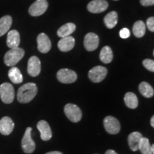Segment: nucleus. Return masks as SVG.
Returning a JSON list of instances; mask_svg holds the SVG:
<instances>
[{
  "mask_svg": "<svg viewBox=\"0 0 154 154\" xmlns=\"http://www.w3.org/2000/svg\"><path fill=\"white\" fill-rule=\"evenodd\" d=\"M37 86L34 83H27L22 85L17 91V100L21 103H27L32 101L36 96Z\"/></svg>",
  "mask_w": 154,
  "mask_h": 154,
  "instance_id": "1",
  "label": "nucleus"
},
{
  "mask_svg": "<svg viewBox=\"0 0 154 154\" xmlns=\"http://www.w3.org/2000/svg\"><path fill=\"white\" fill-rule=\"evenodd\" d=\"M24 50L22 48L17 47L10 49L5 54L4 61L7 66H14L24 57Z\"/></svg>",
  "mask_w": 154,
  "mask_h": 154,
  "instance_id": "2",
  "label": "nucleus"
},
{
  "mask_svg": "<svg viewBox=\"0 0 154 154\" xmlns=\"http://www.w3.org/2000/svg\"><path fill=\"white\" fill-rule=\"evenodd\" d=\"M14 88L11 84L5 82L0 85V98L4 103H12L14 99Z\"/></svg>",
  "mask_w": 154,
  "mask_h": 154,
  "instance_id": "3",
  "label": "nucleus"
},
{
  "mask_svg": "<svg viewBox=\"0 0 154 154\" xmlns=\"http://www.w3.org/2000/svg\"><path fill=\"white\" fill-rule=\"evenodd\" d=\"M32 131L31 127H27L22 140V149L25 153H32L35 151V142L32 138Z\"/></svg>",
  "mask_w": 154,
  "mask_h": 154,
  "instance_id": "4",
  "label": "nucleus"
},
{
  "mask_svg": "<svg viewBox=\"0 0 154 154\" xmlns=\"http://www.w3.org/2000/svg\"><path fill=\"white\" fill-rule=\"evenodd\" d=\"M64 113L72 122H79L82 118V111L79 107L73 103H67L64 106Z\"/></svg>",
  "mask_w": 154,
  "mask_h": 154,
  "instance_id": "5",
  "label": "nucleus"
},
{
  "mask_svg": "<svg viewBox=\"0 0 154 154\" xmlns=\"http://www.w3.org/2000/svg\"><path fill=\"white\" fill-rule=\"evenodd\" d=\"M108 73L107 69L102 66H96L88 72V76L92 82L100 83L104 80Z\"/></svg>",
  "mask_w": 154,
  "mask_h": 154,
  "instance_id": "6",
  "label": "nucleus"
},
{
  "mask_svg": "<svg viewBox=\"0 0 154 154\" xmlns=\"http://www.w3.org/2000/svg\"><path fill=\"white\" fill-rule=\"evenodd\" d=\"M57 79L63 84H72L77 80V74L69 69H61L57 74Z\"/></svg>",
  "mask_w": 154,
  "mask_h": 154,
  "instance_id": "7",
  "label": "nucleus"
},
{
  "mask_svg": "<svg viewBox=\"0 0 154 154\" xmlns=\"http://www.w3.org/2000/svg\"><path fill=\"white\" fill-rule=\"evenodd\" d=\"M48 6L47 0H36L29 7V13L32 17L41 16L47 10Z\"/></svg>",
  "mask_w": 154,
  "mask_h": 154,
  "instance_id": "8",
  "label": "nucleus"
},
{
  "mask_svg": "<svg viewBox=\"0 0 154 154\" xmlns=\"http://www.w3.org/2000/svg\"><path fill=\"white\" fill-rule=\"evenodd\" d=\"M103 126L106 131L110 134H117L121 130L120 122L118 119L111 116H108L104 119Z\"/></svg>",
  "mask_w": 154,
  "mask_h": 154,
  "instance_id": "9",
  "label": "nucleus"
},
{
  "mask_svg": "<svg viewBox=\"0 0 154 154\" xmlns=\"http://www.w3.org/2000/svg\"><path fill=\"white\" fill-rule=\"evenodd\" d=\"M42 70L41 61L37 57L33 56L28 61L27 72L31 76L36 77L40 74Z\"/></svg>",
  "mask_w": 154,
  "mask_h": 154,
  "instance_id": "10",
  "label": "nucleus"
},
{
  "mask_svg": "<svg viewBox=\"0 0 154 154\" xmlns=\"http://www.w3.org/2000/svg\"><path fill=\"white\" fill-rule=\"evenodd\" d=\"M109 7V3L106 0H93L87 5L88 11L94 14H99L106 11Z\"/></svg>",
  "mask_w": 154,
  "mask_h": 154,
  "instance_id": "11",
  "label": "nucleus"
},
{
  "mask_svg": "<svg viewBox=\"0 0 154 154\" xmlns=\"http://www.w3.org/2000/svg\"><path fill=\"white\" fill-rule=\"evenodd\" d=\"M99 44V36L94 33H88L84 37V45L88 51H93L97 49Z\"/></svg>",
  "mask_w": 154,
  "mask_h": 154,
  "instance_id": "12",
  "label": "nucleus"
},
{
  "mask_svg": "<svg viewBox=\"0 0 154 154\" xmlns=\"http://www.w3.org/2000/svg\"><path fill=\"white\" fill-rule=\"evenodd\" d=\"M38 50L41 53L49 52L51 48V43L48 36L44 33L39 34L36 38Z\"/></svg>",
  "mask_w": 154,
  "mask_h": 154,
  "instance_id": "13",
  "label": "nucleus"
},
{
  "mask_svg": "<svg viewBox=\"0 0 154 154\" xmlns=\"http://www.w3.org/2000/svg\"><path fill=\"white\" fill-rule=\"evenodd\" d=\"M36 128L41 134L42 140L47 141L52 137V131H51L49 124L46 121L41 120L38 121L36 125Z\"/></svg>",
  "mask_w": 154,
  "mask_h": 154,
  "instance_id": "14",
  "label": "nucleus"
},
{
  "mask_svg": "<svg viewBox=\"0 0 154 154\" xmlns=\"http://www.w3.org/2000/svg\"><path fill=\"white\" fill-rule=\"evenodd\" d=\"M14 128V123L9 116H5L0 120V134L8 136L13 131Z\"/></svg>",
  "mask_w": 154,
  "mask_h": 154,
  "instance_id": "15",
  "label": "nucleus"
},
{
  "mask_svg": "<svg viewBox=\"0 0 154 154\" xmlns=\"http://www.w3.org/2000/svg\"><path fill=\"white\" fill-rule=\"evenodd\" d=\"M75 45V39L73 36H69L61 38L58 42V48L63 52L71 51Z\"/></svg>",
  "mask_w": 154,
  "mask_h": 154,
  "instance_id": "16",
  "label": "nucleus"
},
{
  "mask_svg": "<svg viewBox=\"0 0 154 154\" xmlns=\"http://www.w3.org/2000/svg\"><path fill=\"white\" fill-rule=\"evenodd\" d=\"M20 44V35L17 30L13 29L9 31L7 34V44L9 49H14V48L19 47Z\"/></svg>",
  "mask_w": 154,
  "mask_h": 154,
  "instance_id": "17",
  "label": "nucleus"
},
{
  "mask_svg": "<svg viewBox=\"0 0 154 154\" xmlns=\"http://www.w3.org/2000/svg\"><path fill=\"white\" fill-rule=\"evenodd\" d=\"M142 137H143L142 134L138 131H134L128 135V143L132 151H138V144H139L140 140Z\"/></svg>",
  "mask_w": 154,
  "mask_h": 154,
  "instance_id": "18",
  "label": "nucleus"
},
{
  "mask_svg": "<svg viewBox=\"0 0 154 154\" xmlns=\"http://www.w3.org/2000/svg\"><path fill=\"white\" fill-rule=\"evenodd\" d=\"M76 24L74 23H67V24L61 26L57 31V35L59 37L63 38L69 36L76 30Z\"/></svg>",
  "mask_w": 154,
  "mask_h": 154,
  "instance_id": "19",
  "label": "nucleus"
},
{
  "mask_svg": "<svg viewBox=\"0 0 154 154\" xmlns=\"http://www.w3.org/2000/svg\"><path fill=\"white\" fill-rule=\"evenodd\" d=\"M11 24L12 18L9 15H6L0 19V36L5 35L9 32Z\"/></svg>",
  "mask_w": 154,
  "mask_h": 154,
  "instance_id": "20",
  "label": "nucleus"
},
{
  "mask_svg": "<svg viewBox=\"0 0 154 154\" xmlns=\"http://www.w3.org/2000/svg\"><path fill=\"white\" fill-rule=\"evenodd\" d=\"M8 76L11 82L15 84H20L23 82V76L20 70L16 66H12L9 70Z\"/></svg>",
  "mask_w": 154,
  "mask_h": 154,
  "instance_id": "21",
  "label": "nucleus"
},
{
  "mask_svg": "<svg viewBox=\"0 0 154 154\" xmlns=\"http://www.w3.org/2000/svg\"><path fill=\"white\" fill-rule=\"evenodd\" d=\"M125 104L131 109H136L138 106V100L136 95L132 92H127L124 96Z\"/></svg>",
  "mask_w": 154,
  "mask_h": 154,
  "instance_id": "22",
  "label": "nucleus"
},
{
  "mask_svg": "<svg viewBox=\"0 0 154 154\" xmlns=\"http://www.w3.org/2000/svg\"><path fill=\"white\" fill-rule=\"evenodd\" d=\"M113 51L112 49L109 46H105L102 48L99 54L100 60L104 63H109L113 60Z\"/></svg>",
  "mask_w": 154,
  "mask_h": 154,
  "instance_id": "23",
  "label": "nucleus"
},
{
  "mask_svg": "<svg viewBox=\"0 0 154 154\" xmlns=\"http://www.w3.org/2000/svg\"><path fill=\"white\" fill-rule=\"evenodd\" d=\"M138 90H139L140 94L146 98H151L154 95L153 88L149 83L146 82L140 83L138 86Z\"/></svg>",
  "mask_w": 154,
  "mask_h": 154,
  "instance_id": "24",
  "label": "nucleus"
},
{
  "mask_svg": "<svg viewBox=\"0 0 154 154\" xmlns=\"http://www.w3.org/2000/svg\"><path fill=\"white\" fill-rule=\"evenodd\" d=\"M118 23V14L116 11H111L104 17V24L107 28L113 29Z\"/></svg>",
  "mask_w": 154,
  "mask_h": 154,
  "instance_id": "25",
  "label": "nucleus"
},
{
  "mask_svg": "<svg viewBox=\"0 0 154 154\" xmlns=\"http://www.w3.org/2000/svg\"><path fill=\"white\" fill-rule=\"evenodd\" d=\"M133 33L137 38H141L146 34V24L143 21H137L133 26Z\"/></svg>",
  "mask_w": 154,
  "mask_h": 154,
  "instance_id": "26",
  "label": "nucleus"
},
{
  "mask_svg": "<svg viewBox=\"0 0 154 154\" xmlns=\"http://www.w3.org/2000/svg\"><path fill=\"white\" fill-rule=\"evenodd\" d=\"M138 150H140L141 154H152L149 138L146 137L141 138L138 144Z\"/></svg>",
  "mask_w": 154,
  "mask_h": 154,
  "instance_id": "27",
  "label": "nucleus"
},
{
  "mask_svg": "<svg viewBox=\"0 0 154 154\" xmlns=\"http://www.w3.org/2000/svg\"><path fill=\"white\" fill-rule=\"evenodd\" d=\"M143 65L147 70L150 71V72H154V61L153 59H146L143 61Z\"/></svg>",
  "mask_w": 154,
  "mask_h": 154,
  "instance_id": "28",
  "label": "nucleus"
},
{
  "mask_svg": "<svg viewBox=\"0 0 154 154\" xmlns=\"http://www.w3.org/2000/svg\"><path fill=\"white\" fill-rule=\"evenodd\" d=\"M131 35V32L128 29L123 28L122 29L120 30L119 32V36L122 38H128Z\"/></svg>",
  "mask_w": 154,
  "mask_h": 154,
  "instance_id": "29",
  "label": "nucleus"
},
{
  "mask_svg": "<svg viewBox=\"0 0 154 154\" xmlns=\"http://www.w3.org/2000/svg\"><path fill=\"white\" fill-rule=\"evenodd\" d=\"M146 26L147 28L151 31V32H154V17H151L146 20Z\"/></svg>",
  "mask_w": 154,
  "mask_h": 154,
  "instance_id": "30",
  "label": "nucleus"
},
{
  "mask_svg": "<svg viewBox=\"0 0 154 154\" xmlns=\"http://www.w3.org/2000/svg\"><path fill=\"white\" fill-rule=\"evenodd\" d=\"M140 3L143 7H149L154 5V0H140Z\"/></svg>",
  "mask_w": 154,
  "mask_h": 154,
  "instance_id": "31",
  "label": "nucleus"
},
{
  "mask_svg": "<svg viewBox=\"0 0 154 154\" xmlns=\"http://www.w3.org/2000/svg\"><path fill=\"white\" fill-rule=\"evenodd\" d=\"M105 154H118V153H117L115 151H113V150L109 149V150H107V151H106Z\"/></svg>",
  "mask_w": 154,
  "mask_h": 154,
  "instance_id": "32",
  "label": "nucleus"
},
{
  "mask_svg": "<svg viewBox=\"0 0 154 154\" xmlns=\"http://www.w3.org/2000/svg\"><path fill=\"white\" fill-rule=\"evenodd\" d=\"M46 154H63L60 151H51V152H48Z\"/></svg>",
  "mask_w": 154,
  "mask_h": 154,
  "instance_id": "33",
  "label": "nucleus"
},
{
  "mask_svg": "<svg viewBox=\"0 0 154 154\" xmlns=\"http://www.w3.org/2000/svg\"><path fill=\"white\" fill-rule=\"evenodd\" d=\"M151 126L152 128H154V116H152L151 119Z\"/></svg>",
  "mask_w": 154,
  "mask_h": 154,
  "instance_id": "34",
  "label": "nucleus"
},
{
  "mask_svg": "<svg viewBox=\"0 0 154 154\" xmlns=\"http://www.w3.org/2000/svg\"><path fill=\"white\" fill-rule=\"evenodd\" d=\"M151 153L154 154V144H152L151 146Z\"/></svg>",
  "mask_w": 154,
  "mask_h": 154,
  "instance_id": "35",
  "label": "nucleus"
},
{
  "mask_svg": "<svg viewBox=\"0 0 154 154\" xmlns=\"http://www.w3.org/2000/svg\"><path fill=\"white\" fill-rule=\"evenodd\" d=\"M114 1H119V0H114Z\"/></svg>",
  "mask_w": 154,
  "mask_h": 154,
  "instance_id": "36",
  "label": "nucleus"
},
{
  "mask_svg": "<svg viewBox=\"0 0 154 154\" xmlns=\"http://www.w3.org/2000/svg\"><path fill=\"white\" fill-rule=\"evenodd\" d=\"M95 154H97V153H95Z\"/></svg>",
  "mask_w": 154,
  "mask_h": 154,
  "instance_id": "37",
  "label": "nucleus"
}]
</instances>
